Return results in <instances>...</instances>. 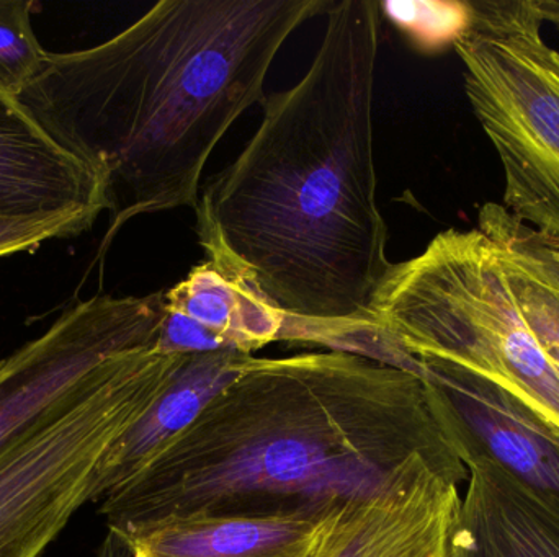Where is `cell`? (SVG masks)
<instances>
[{"mask_svg":"<svg viewBox=\"0 0 559 557\" xmlns=\"http://www.w3.org/2000/svg\"><path fill=\"white\" fill-rule=\"evenodd\" d=\"M100 557H131L127 545L117 533L108 532L107 540L102 546Z\"/></svg>","mask_w":559,"mask_h":557,"instance_id":"44dd1931","label":"cell"},{"mask_svg":"<svg viewBox=\"0 0 559 557\" xmlns=\"http://www.w3.org/2000/svg\"><path fill=\"white\" fill-rule=\"evenodd\" d=\"M334 0H163L92 48L48 52L16 97L105 186L110 228L199 205L233 124L265 100L286 39Z\"/></svg>","mask_w":559,"mask_h":557,"instance_id":"3957f363","label":"cell"},{"mask_svg":"<svg viewBox=\"0 0 559 557\" xmlns=\"http://www.w3.org/2000/svg\"><path fill=\"white\" fill-rule=\"evenodd\" d=\"M285 326L286 317L258 291L206 261L164 294L157 346L182 355L231 350L254 356L283 340Z\"/></svg>","mask_w":559,"mask_h":557,"instance_id":"7c38bea8","label":"cell"},{"mask_svg":"<svg viewBox=\"0 0 559 557\" xmlns=\"http://www.w3.org/2000/svg\"><path fill=\"white\" fill-rule=\"evenodd\" d=\"M437 421L466 468L488 463L559 502V428L509 389L450 363L424 360Z\"/></svg>","mask_w":559,"mask_h":557,"instance_id":"ba28073f","label":"cell"},{"mask_svg":"<svg viewBox=\"0 0 559 557\" xmlns=\"http://www.w3.org/2000/svg\"><path fill=\"white\" fill-rule=\"evenodd\" d=\"M466 477L460 460L416 455L388 486L352 504L332 557H450Z\"/></svg>","mask_w":559,"mask_h":557,"instance_id":"30bf717a","label":"cell"},{"mask_svg":"<svg viewBox=\"0 0 559 557\" xmlns=\"http://www.w3.org/2000/svg\"><path fill=\"white\" fill-rule=\"evenodd\" d=\"M189 355L157 346L115 356L81 395L0 455V557H39L88 500L111 447L179 375Z\"/></svg>","mask_w":559,"mask_h":557,"instance_id":"5b68a950","label":"cell"},{"mask_svg":"<svg viewBox=\"0 0 559 557\" xmlns=\"http://www.w3.org/2000/svg\"><path fill=\"white\" fill-rule=\"evenodd\" d=\"M370 317L371 329L414 365L433 360L486 376L559 428V375L519 314L498 249L478 228L440 232L423 254L393 264Z\"/></svg>","mask_w":559,"mask_h":557,"instance_id":"277c9868","label":"cell"},{"mask_svg":"<svg viewBox=\"0 0 559 557\" xmlns=\"http://www.w3.org/2000/svg\"><path fill=\"white\" fill-rule=\"evenodd\" d=\"M164 294L82 301L0 362V455L85 391L115 356L157 343Z\"/></svg>","mask_w":559,"mask_h":557,"instance_id":"52a82bcc","label":"cell"},{"mask_svg":"<svg viewBox=\"0 0 559 557\" xmlns=\"http://www.w3.org/2000/svg\"><path fill=\"white\" fill-rule=\"evenodd\" d=\"M416 455L460 460L417 373L344 350L252 356L195 421L102 497L108 530L166 517L328 509Z\"/></svg>","mask_w":559,"mask_h":557,"instance_id":"7a4b0ae2","label":"cell"},{"mask_svg":"<svg viewBox=\"0 0 559 557\" xmlns=\"http://www.w3.org/2000/svg\"><path fill=\"white\" fill-rule=\"evenodd\" d=\"M532 0L466 2L453 41L476 120L504 172L502 208L559 244V51Z\"/></svg>","mask_w":559,"mask_h":557,"instance_id":"8992f818","label":"cell"},{"mask_svg":"<svg viewBox=\"0 0 559 557\" xmlns=\"http://www.w3.org/2000/svg\"><path fill=\"white\" fill-rule=\"evenodd\" d=\"M352 504L166 517L110 532L123 540L131 557H332L344 540Z\"/></svg>","mask_w":559,"mask_h":557,"instance_id":"9c48e42d","label":"cell"},{"mask_svg":"<svg viewBox=\"0 0 559 557\" xmlns=\"http://www.w3.org/2000/svg\"><path fill=\"white\" fill-rule=\"evenodd\" d=\"M32 0H0V92L19 97L41 71L48 51L32 28Z\"/></svg>","mask_w":559,"mask_h":557,"instance_id":"2e32d148","label":"cell"},{"mask_svg":"<svg viewBox=\"0 0 559 557\" xmlns=\"http://www.w3.org/2000/svg\"><path fill=\"white\" fill-rule=\"evenodd\" d=\"M380 9L420 49L453 45L466 22V3L380 2Z\"/></svg>","mask_w":559,"mask_h":557,"instance_id":"ac0fdd59","label":"cell"},{"mask_svg":"<svg viewBox=\"0 0 559 557\" xmlns=\"http://www.w3.org/2000/svg\"><path fill=\"white\" fill-rule=\"evenodd\" d=\"M92 215H49L35 218H0V257L35 251L49 239L72 238L94 226Z\"/></svg>","mask_w":559,"mask_h":557,"instance_id":"d6986e66","label":"cell"},{"mask_svg":"<svg viewBox=\"0 0 559 557\" xmlns=\"http://www.w3.org/2000/svg\"><path fill=\"white\" fill-rule=\"evenodd\" d=\"M499 257L509 293L518 306L522 320L540 347L545 359L559 375V291L535 280L506 261L501 254Z\"/></svg>","mask_w":559,"mask_h":557,"instance_id":"e0dca14e","label":"cell"},{"mask_svg":"<svg viewBox=\"0 0 559 557\" xmlns=\"http://www.w3.org/2000/svg\"><path fill=\"white\" fill-rule=\"evenodd\" d=\"M107 211L100 177L0 92V218Z\"/></svg>","mask_w":559,"mask_h":557,"instance_id":"8fae6325","label":"cell"},{"mask_svg":"<svg viewBox=\"0 0 559 557\" xmlns=\"http://www.w3.org/2000/svg\"><path fill=\"white\" fill-rule=\"evenodd\" d=\"M452 548L463 557H559V502L488 463L469 464Z\"/></svg>","mask_w":559,"mask_h":557,"instance_id":"4fadbf2b","label":"cell"},{"mask_svg":"<svg viewBox=\"0 0 559 557\" xmlns=\"http://www.w3.org/2000/svg\"><path fill=\"white\" fill-rule=\"evenodd\" d=\"M251 359L231 350L190 355L156 404L105 455L97 471V500L143 471Z\"/></svg>","mask_w":559,"mask_h":557,"instance_id":"5bb4252c","label":"cell"},{"mask_svg":"<svg viewBox=\"0 0 559 557\" xmlns=\"http://www.w3.org/2000/svg\"><path fill=\"white\" fill-rule=\"evenodd\" d=\"M479 231L488 235L499 254L525 274L559 291V244L538 234L509 215L502 205L479 209Z\"/></svg>","mask_w":559,"mask_h":557,"instance_id":"9a60e30c","label":"cell"},{"mask_svg":"<svg viewBox=\"0 0 559 557\" xmlns=\"http://www.w3.org/2000/svg\"><path fill=\"white\" fill-rule=\"evenodd\" d=\"M380 2L338 0L298 84L262 101L254 136L195 208L206 258L258 291L292 340L344 350L371 332L393 262L377 202L373 98Z\"/></svg>","mask_w":559,"mask_h":557,"instance_id":"6da1fadb","label":"cell"},{"mask_svg":"<svg viewBox=\"0 0 559 557\" xmlns=\"http://www.w3.org/2000/svg\"><path fill=\"white\" fill-rule=\"evenodd\" d=\"M542 22L551 23L559 32V0H532Z\"/></svg>","mask_w":559,"mask_h":557,"instance_id":"ffe728a7","label":"cell"}]
</instances>
